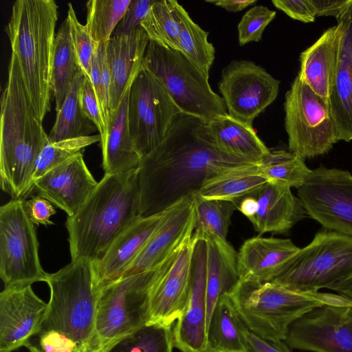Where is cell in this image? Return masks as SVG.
I'll return each instance as SVG.
<instances>
[{
    "instance_id": "obj_34",
    "label": "cell",
    "mask_w": 352,
    "mask_h": 352,
    "mask_svg": "<svg viewBox=\"0 0 352 352\" xmlns=\"http://www.w3.org/2000/svg\"><path fill=\"white\" fill-rule=\"evenodd\" d=\"M177 12L180 23L179 52L200 70L209 74L214 60L215 49L208 40V32L194 22L178 2Z\"/></svg>"
},
{
    "instance_id": "obj_44",
    "label": "cell",
    "mask_w": 352,
    "mask_h": 352,
    "mask_svg": "<svg viewBox=\"0 0 352 352\" xmlns=\"http://www.w3.org/2000/svg\"><path fill=\"white\" fill-rule=\"evenodd\" d=\"M25 210L34 225L48 226L53 224L50 217L56 214L53 204L40 196L32 197L30 199L24 200Z\"/></svg>"
},
{
    "instance_id": "obj_33",
    "label": "cell",
    "mask_w": 352,
    "mask_h": 352,
    "mask_svg": "<svg viewBox=\"0 0 352 352\" xmlns=\"http://www.w3.org/2000/svg\"><path fill=\"white\" fill-rule=\"evenodd\" d=\"M195 206L193 234L199 239L213 237L227 241L231 216L236 208L229 201L207 199L197 192L191 195Z\"/></svg>"
},
{
    "instance_id": "obj_9",
    "label": "cell",
    "mask_w": 352,
    "mask_h": 352,
    "mask_svg": "<svg viewBox=\"0 0 352 352\" xmlns=\"http://www.w3.org/2000/svg\"><path fill=\"white\" fill-rule=\"evenodd\" d=\"M162 269L121 278L99 290L96 329L102 352L148 322L151 292Z\"/></svg>"
},
{
    "instance_id": "obj_49",
    "label": "cell",
    "mask_w": 352,
    "mask_h": 352,
    "mask_svg": "<svg viewBox=\"0 0 352 352\" xmlns=\"http://www.w3.org/2000/svg\"><path fill=\"white\" fill-rule=\"evenodd\" d=\"M236 206L243 214L250 219L256 214L258 205L256 197L249 195L239 200Z\"/></svg>"
},
{
    "instance_id": "obj_18",
    "label": "cell",
    "mask_w": 352,
    "mask_h": 352,
    "mask_svg": "<svg viewBox=\"0 0 352 352\" xmlns=\"http://www.w3.org/2000/svg\"><path fill=\"white\" fill-rule=\"evenodd\" d=\"M207 317L206 243L197 239L188 302L173 330L174 347L181 352H208Z\"/></svg>"
},
{
    "instance_id": "obj_20",
    "label": "cell",
    "mask_w": 352,
    "mask_h": 352,
    "mask_svg": "<svg viewBox=\"0 0 352 352\" xmlns=\"http://www.w3.org/2000/svg\"><path fill=\"white\" fill-rule=\"evenodd\" d=\"M338 52L329 97L338 140H352V1L337 19Z\"/></svg>"
},
{
    "instance_id": "obj_13",
    "label": "cell",
    "mask_w": 352,
    "mask_h": 352,
    "mask_svg": "<svg viewBox=\"0 0 352 352\" xmlns=\"http://www.w3.org/2000/svg\"><path fill=\"white\" fill-rule=\"evenodd\" d=\"M306 214L324 229L352 236V175L320 166L297 190Z\"/></svg>"
},
{
    "instance_id": "obj_15",
    "label": "cell",
    "mask_w": 352,
    "mask_h": 352,
    "mask_svg": "<svg viewBox=\"0 0 352 352\" xmlns=\"http://www.w3.org/2000/svg\"><path fill=\"white\" fill-rule=\"evenodd\" d=\"M285 343L313 352H352V306L317 308L289 327Z\"/></svg>"
},
{
    "instance_id": "obj_27",
    "label": "cell",
    "mask_w": 352,
    "mask_h": 352,
    "mask_svg": "<svg viewBox=\"0 0 352 352\" xmlns=\"http://www.w3.org/2000/svg\"><path fill=\"white\" fill-rule=\"evenodd\" d=\"M206 126L214 147L228 156L258 162L270 151L252 126L228 113L215 117Z\"/></svg>"
},
{
    "instance_id": "obj_29",
    "label": "cell",
    "mask_w": 352,
    "mask_h": 352,
    "mask_svg": "<svg viewBox=\"0 0 352 352\" xmlns=\"http://www.w3.org/2000/svg\"><path fill=\"white\" fill-rule=\"evenodd\" d=\"M247 330L230 294H223L218 300L208 325V352H248Z\"/></svg>"
},
{
    "instance_id": "obj_25",
    "label": "cell",
    "mask_w": 352,
    "mask_h": 352,
    "mask_svg": "<svg viewBox=\"0 0 352 352\" xmlns=\"http://www.w3.org/2000/svg\"><path fill=\"white\" fill-rule=\"evenodd\" d=\"M131 85L126 90L116 111L111 115L107 134L100 141L104 174L130 171L137 168L140 162L141 157L134 148L129 126Z\"/></svg>"
},
{
    "instance_id": "obj_14",
    "label": "cell",
    "mask_w": 352,
    "mask_h": 352,
    "mask_svg": "<svg viewBox=\"0 0 352 352\" xmlns=\"http://www.w3.org/2000/svg\"><path fill=\"white\" fill-rule=\"evenodd\" d=\"M221 77L218 87L228 114L251 126L278 94L280 81L250 60H232Z\"/></svg>"
},
{
    "instance_id": "obj_23",
    "label": "cell",
    "mask_w": 352,
    "mask_h": 352,
    "mask_svg": "<svg viewBox=\"0 0 352 352\" xmlns=\"http://www.w3.org/2000/svg\"><path fill=\"white\" fill-rule=\"evenodd\" d=\"M299 250L289 239L256 236L247 239L237 252L239 280L272 281Z\"/></svg>"
},
{
    "instance_id": "obj_3",
    "label": "cell",
    "mask_w": 352,
    "mask_h": 352,
    "mask_svg": "<svg viewBox=\"0 0 352 352\" xmlns=\"http://www.w3.org/2000/svg\"><path fill=\"white\" fill-rule=\"evenodd\" d=\"M0 126L1 188L12 199L23 201L34 190L36 162L50 141L32 107L12 54L1 97Z\"/></svg>"
},
{
    "instance_id": "obj_40",
    "label": "cell",
    "mask_w": 352,
    "mask_h": 352,
    "mask_svg": "<svg viewBox=\"0 0 352 352\" xmlns=\"http://www.w3.org/2000/svg\"><path fill=\"white\" fill-rule=\"evenodd\" d=\"M66 19L71 42L80 68L84 74L89 76L92 60L98 44L92 39L86 25L78 21L70 3H68Z\"/></svg>"
},
{
    "instance_id": "obj_19",
    "label": "cell",
    "mask_w": 352,
    "mask_h": 352,
    "mask_svg": "<svg viewBox=\"0 0 352 352\" xmlns=\"http://www.w3.org/2000/svg\"><path fill=\"white\" fill-rule=\"evenodd\" d=\"M98 184L80 152L35 179L34 189L40 196L66 212L67 217H72Z\"/></svg>"
},
{
    "instance_id": "obj_11",
    "label": "cell",
    "mask_w": 352,
    "mask_h": 352,
    "mask_svg": "<svg viewBox=\"0 0 352 352\" xmlns=\"http://www.w3.org/2000/svg\"><path fill=\"white\" fill-rule=\"evenodd\" d=\"M23 201L12 199L0 208V277L4 288L45 282L47 275L40 263L36 232Z\"/></svg>"
},
{
    "instance_id": "obj_8",
    "label": "cell",
    "mask_w": 352,
    "mask_h": 352,
    "mask_svg": "<svg viewBox=\"0 0 352 352\" xmlns=\"http://www.w3.org/2000/svg\"><path fill=\"white\" fill-rule=\"evenodd\" d=\"M352 276V236L323 229L272 281L289 289L318 292Z\"/></svg>"
},
{
    "instance_id": "obj_37",
    "label": "cell",
    "mask_w": 352,
    "mask_h": 352,
    "mask_svg": "<svg viewBox=\"0 0 352 352\" xmlns=\"http://www.w3.org/2000/svg\"><path fill=\"white\" fill-rule=\"evenodd\" d=\"M171 327L148 323L113 343L105 352H173Z\"/></svg>"
},
{
    "instance_id": "obj_48",
    "label": "cell",
    "mask_w": 352,
    "mask_h": 352,
    "mask_svg": "<svg viewBox=\"0 0 352 352\" xmlns=\"http://www.w3.org/2000/svg\"><path fill=\"white\" fill-rule=\"evenodd\" d=\"M207 3L214 4L216 6L221 7L228 12H240L245 8L254 5L256 0H210Z\"/></svg>"
},
{
    "instance_id": "obj_47",
    "label": "cell",
    "mask_w": 352,
    "mask_h": 352,
    "mask_svg": "<svg viewBox=\"0 0 352 352\" xmlns=\"http://www.w3.org/2000/svg\"><path fill=\"white\" fill-rule=\"evenodd\" d=\"M316 16H334L343 14L352 0H309Z\"/></svg>"
},
{
    "instance_id": "obj_5",
    "label": "cell",
    "mask_w": 352,
    "mask_h": 352,
    "mask_svg": "<svg viewBox=\"0 0 352 352\" xmlns=\"http://www.w3.org/2000/svg\"><path fill=\"white\" fill-rule=\"evenodd\" d=\"M57 20L54 0H16L5 28L31 104L41 121L51 109Z\"/></svg>"
},
{
    "instance_id": "obj_46",
    "label": "cell",
    "mask_w": 352,
    "mask_h": 352,
    "mask_svg": "<svg viewBox=\"0 0 352 352\" xmlns=\"http://www.w3.org/2000/svg\"><path fill=\"white\" fill-rule=\"evenodd\" d=\"M245 339L248 352H291L284 340H265L249 330L245 332Z\"/></svg>"
},
{
    "instance_id": "obj_42",
    "label": "cell",
    "mask_w": 352,
    "mask_h": 352,
    "mask_svg": "<svg viewBox=\"0 0 352 352\" xmlns=\"http://www.w3.org/2000/svg\"><path fill=\"white\" fill-rule=\"evenodd\" d=\"M79 102L83 113L95 124L102 139L106 133L105 125L91 81L85 74L79 92Z\"/></svg>"
},
{
    "instance_id": "obj_2",
    "label": "cell",
    "mask_w": 352,
    "mask_h": 352,
    "mask_svg": "<svg viewBox=\"0 0 352 352\" xmlns=\"http://www.w3.org/2000/svg\"><path fill=\"white\" fill-rule=\"evenodd\" d=\"M45 283L48 309L39 329L27 342L30 352H102L96 334L98 288L91 261L71 262Z\"/></svg>"
},
{
    "instance_id": "obj_17",
    "label": "cell",
    "mask_w": 352,
    "mask_h": 352,
    "mask_svg": "<svg viewBox=\"0 0 352 352\" xmlns=\"http://www.w3.org/2000/svg\"><path fill=\"white\" fill-rule=\"evenodd\" d=\"M48 303L33 291L32 285L5 287L0 294V352L25 346L44 320Z\"/></svg>"
},
{
    "instance_id": "obj_24",
    "label": "cell",
    "mask_w": 352,
    "mask_h": 352,
    "mask_svg": "<svg viewBox=\"0 0 352 352\" xmlns=\"http://www.w3.org/2000/svg\"><path fill=\"white\" fill-rule=\"evenodd\" d=\"M252 195L257 199L258 207L249 220L260 234L286 233L306 215L300 200L287 186L268 182Z\"/></svg>"
},
{
    "instance_id": "obj_26",
    "label": "cell",
    "mask_w": 352,
    "mask_h": 352,
    "mask_svg": "<svg viewBox=\"0 0 352 352\" xmlns=\"http://www.w3.org/2000/svg\"><path fill=\"white\" fill-rule=\"evenodd\" d=\"M340 29L336 25L321 35L300 56L298 76L328 102L337 61Z\"/></svg>"
},
{
    "instance_id": "obj_30",
    "label": "cell",
    "mask_w": 352,
    "mask_h": 352,
    "mask_svg": "<svg viewBox=\"0 0 352 352\" xmlns=\"http://www.w3.org/2000/svg\"><path fill=\"white\" fill-rule=\"evenodd\" d=\"M257 164L221 170L206 179L197 192L204 199L229 201L236 205L269 182L258 173Z\"/></svg>"
},
{
    "instance_id": "obj_4",
    "label": "cell",
    "mask_w": 352,
    "mask_h": 352,
    "mask_svg": "<svg viewBox=\"0 0 352 352\" xmlns=\"http://www.w3.org/2000/svg\"><path fill=\"white\" fill-rule=\"evenodd\" d=\"M139 204L138 168L104 174L77 213L67 218L72 261L100 259L139 216Z\"/></svg>"
},
{
    "instance_id": "obj_22",
    "label": "cell",
    "mask_w": 352,
    "mask_h": 352,
    "mask_svg": "<svg viewBox=\"0 0 352 352\" xmlns=\"http://www.w3.org/2000/svg\"><path fill=\"white\" fill-rule=\"evenodd\" d=\"M149 41L140 27L127 34L112 35L105 43L106 60L111 78L110 116L142 69Z\"/></svg>"
},
{
    "instance_id": "obj_31",
    "label": "cell",
    "mask_w": 352,
    "mask_h": 352,
    "mask_svg": "<svg viewBox=\"0 0 352 352\" xmlns=\"http://www.w3.org/2000/svg\"><path fill=\"white\" fill-rule=\"evenodd\" d=\"M84 76L81 69L76 74L60 109L56 112L55 122L48 134L50 142L89 136L98 130L80 107L79 92Z\"/></svg>"
},
{
    "instance_id": "obj_41",
    "label": "cell",
    "mask_w": 352,
    "mask_h": 352,
    "mask_svg": "<svg viewBox=\"0 0 352 352\" xmlns=\"http://www.w3.org/2000/svg\"><path fill=\"white\" fill-rule=\"evenodd\" d=\"M276 12L268 8L256 5L248 10L238 23V41L241 46L258 42L262 38L265 28L275 18Z\"/></svg>"
},
{
    "instance_id": "obj_10",
    "label": "cell",
    "mask_w": 352,
    "mask_h": 352,
    "mask_svg": "<svg viewBox=\"0 0 352 352\" xmlns=\"http://www.w3.org/2000/svg\"><path fill=\"white\" fill-rule=\"evenodd\" d=\"M289 151L302 159L328 153L338 142L329 103L298 75L285 94Z\"/></svg>"
},
{
    "instance_id": "obj_12",
    "label": "cell",
    "mask_w": 352,
    "mask_h": 352,
    "mask_svg": "<svg viewBox=\"0 0 352 352\" xmlns=\"http://www.w3.org/2000/svg\"><path fill=\"white\" fill-rule=\"evenodd\" d=\"M180 113L160 81L142 67L131 85L128 109L131 136L141 158L160 145Z\"/></svg>"
},
{
    "instance_id": "obj_1",
    "label": "cell",
    "mask_w": 352,
    "mask_h": 352,
    "mask_svg": "<svg viewBox=\"0 0 352 352\" xmlns=\"http://www.w3.org/2000/svg\"><path fill=\"white\" fill-rule=\"evenodd\" d=\"M257 163L221 153L206 124L181 113L160 145L140 159L139 215L166 210L198 192L206 179L221 170Z\"/></svg>"
},
{
    "instance_id": "obj_50",
    "label": "cell",
    "mask_w": 352,
    "mask_h": 352,
    "mask_svg": "<svg viewBox=\"0 0 352 352\" xmlns=\"http://www.w3.org/2000/svg\"><path fill=\"white\" fill-rule=\"evenodd\" d=\"M329 289L336 292L352 302V276L334 284Z\"/></svg>"
},
{
    "instance_id": "obj_43",
    "label": "cell",
    "mask_w": 352,
    "mask_h": 352,
    "mask_svg": "<svg viewBox=\"0 0 352 352\" xmlns=\"http://www.w3.org/2000/svg\"><path fill=\"white\" fill-rule=\"evenodd\" d=\"M155 0H131L112 35L127 34L141 27V23Z\"/></svg>"
},
{
    "instance_id": "obj_35",
    "label": "cell",
    "mask_w": 352,
    "mask_h": 352,
    "mask_svg": "<svg viewBox=\"0 0 352 352\" xmlns=\"http://www.w3.org/2000/svg\"><path fill=\"white\" fill-rule=\"evenodd\" d=\"M258 173L269 182L299 188L311 170L305 160L283 149L270 150L257 164Z\"/></svg>"
},
{
    "instance_id": "obj_21",
    "label": "cell",
    "mask_w": 352,
    "mask_h": 352,
    "mask_svg": "<svg viewBox=\"0 0 352 352\" xmlns=\"http://www.w3.org/2000/svg\"><path fill=\"white\" fill-rule=\"evenodd\" d=\"M164 211L138 216L93 263L98 290L120 279L159 226Z\"/></svg>"
},
{
    "instance_id": "obj_32",
    "label": "cell",
    "mask_w": 352,
    "mask_h": 352,
    "mask_svg": "<svg viewBox=\"0 0 352 352\" xmlns=\"http://www.w3.org/2000/svg\"><path fill=\"white\" fill-rule=\"evenodd\" d=\"M80 69L69 35L67 19L62 23L56 35L52 67V94L55 110L58 111L71 88L77 72Z\"/></svg>"
},
{
    "instance_id": "obj_45",
    "label": "cell",
    "mask_w": 352,
    "mask_h": 352,
    "mask_svg": "<svg viewBox=\"0 0 352 352\" xmlns=\"http://www.w3.org/2000/svg\"><path fill=\"white\" fill-rule=\"evenodd\" d=\"M272 2L277 9L295 20L307 23L316 19L309 0H272Z\"/></svg>"
},
{
    "instance_id": "obj_38",
    "label": "cell",
    "mask_w": 352,
    "mask_h": 352,
    "mask_svg": "<svg viewBox=\"0 0 352 352\" xmlns=\"http://www.w3.org/2000/svg\"><path fill=\"white\" fill-rule=\"evenodd\" d=\"M131 0H90L86 3L85 25L98 44L106 43L126 10Z\"/></svg>"
},
{
    "instance_id": "obj_28",
    "label": "cell",
    "mask_w": 352,
    "mask_h": 352,
    "mask_svg": "<svg viewBox=\"0 0 352 352\" xmlns=\"http://www.w3.org/2000/svg\"><path fill=\"white\" fill-rule=\"evenodd\" d=\"M206 243L207 329L214 308L221 296L239 281L237 252L228 241L210 237Z\"/></svg>"
},
{
    "instance_id": "obj_6",
    "label": "cell",
    "mask_w": 352,
    "mask_h": 352,
    "mask_svg": "<svg viewBox=\"0 0 352 352\" xmlns=\"http://www.w3.org/2000/svg\"><path fill=\"white\" fill-rule=\"evenodd\" d=\"M228 294L249 331L272 341H285L291 324L317 308L352 306L338 294L296 291L273 282L239 280Z\"/></svg>"
},
{
    "instance_id": "obj_16",
    "label": "cell",
    "mask_w": 352,
    "mask_h": 352,
    "mask_svg": "<svg viewBox=\"0 0 352 352\" xmlns=\"http://www.w3.org/2000/svg\"><path fill=\"white\" fill-rule=\"evenodd\" d=\"M197 240L192 233L160 271L151 292L148 323L172 327L182 316L190 292Z\"/></svg>"
},
{
    "instance_id": "obj_39",
    "label": "cell",
    "mask_w": 352,
    "mask_h": 352,
    "mask_svg": "<svg viewBox=\"0 0 352 352\" xmlns=\"http://www.w3.org/2000/svg\"><path fill=\"white\" fill-rule=\"evenodd\" d=\"M100 141L101 136L97 134L48 143L38 158L34 181L82 152L87 146Z\"/></svg>"
},
{
    "instance_id": "obj_36",
    "label": "cell",
    "mask_w": 352,
    "mask_h": 352,
    "mask_svg": "<svg viewBox=\"0 0 352 352\" xmlns=\"http://www.w3.org/2000/svg\"><path fill=\"white\" fill-rule=\"evenodd\" d=\"M177 3L175 0H155L140 25L150 41L180 51V23Z\"/></svg>"
},
{
    "instance_id": "obj_7",
    "label": "cell",
    "mask_w": 352,
    "mask_h": 352,
    "mask_svg": "<svg viewBox=\"0 0 352 352\" xmlns=\"http://www.w3.org/2000/svg\"><path fill=\"white\" fill-rule=\"evenodd\" d=\"M142 67L160 81L182 113L206 124L228 113L223 99L210 86L209 74L179 51L149 41Z\"/></svg>"
}]
</instances>
